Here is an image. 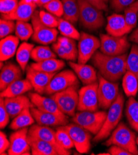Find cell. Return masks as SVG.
I'll return each instance as SVG.
<instances>
[{
    "mask_svg": "<svg viewBox=\"0 0 138 155\" xmlns=\"http://www.w3.org/2000/svg\"><path fill=\"white\" fill-rule=\"evenodd\" d=\"M127 58L126 53L119 56H109L97 51L92 57V60L103 78L116 82L127 71Z\"/></svg>",
    "mask_w": 138,
    "mask_h": 155,
    "instance_id": "obj_1",
    "label": "cell"
},
{
    "mask_svg": "<svg viewBox=\"0 0 138 155\" xmlns=\"http://www.w3.org/2000/svg\"><path fill=\"white\" fill-rule=\"evenodd\" d=\"M124 103L125 98L123 95L121 93H119L116 100L109 107V112L107 113L106 119L102 129L93 139L94 142H99L105 140L110 135L112 132L119 124L122 117Z\"/></svg>",
    "mask_w": 138,
    "mask_h": 155,
    "instance_id": "obj_2",
    "label": "cell"
},
{
    "mask_svg": "<svg viewBox=\"0 0 138 155\" xmlns=\"http://www.w3.org/2000/svg\"><path fill=\"white\" fill-rule=\"evenodd\" d=\"M104 145L107 147L117 145L128 151L132 154H138L136 134L123 122L119 123Z\"/></svg>",
    "mask_w": 138,
    "mask_h": 155,
    "instance_id": "obj_3",
    "label": "cell"
},
{
    "mask_svg": "<svg viewBox=\"0 0 138 155\" xmlns=\"http://www.w3.org/2000/svg\"><path fill=\"white\" fill-rule=\"evenodd\" d=\"M78 87V85L69 87L63 91L55 93L50 97L55 101L59 110L68 116H74L76 110H77L79 101Z\"/></svg>",
    "mask_w": 138,
    "mask_h": 155,
    "instance_id": "obj_4",
    "label": "cell"
},
{
    "mask_svg": "<svg viewBox=\"0 0 138 155\" xmlns=\"http://www.w3.org/2000/svg\"><path fill=\"white\" fill-rule=\"evenodd\" d=\"M79 8V21L87 29L96 30L105 24V19L101 10L86 2L78 0Z\"/></svg>",
    "mask_w": 138,
    "mask_h": 155,
    "instance_id": "obj_5",
    "label": "cell"
},
{
    "mask_svg": "<svg viewBox=\"0 0 138 155\" xmlns=\"http://www.w3.org/2000/svg\"><path fill=\"white\" fill-rule=\"evenodd\" d=\"M106 116L105 111H79L72 117V120L96 135L102 129Z\"/></svg>",
    "mask_w": 138,
    "mask_h": 155,
    "instance_id": "obj_6",
    "label": "cell"
},
{
    "mask_svg": "<svg viewBox=\"0 0 138 155\" xmlns=\"http://www.w3.org/2000/svg\"><path fill=\"white\" fill-rule=\"evenodd\" d=\"M100 51L109 56H119L126 53L130 43L126 36L114 37L109 34H100Z\"/></svg>",
    "mask_w": 138,
    "mask_h": 155,
    "instance_id": "obj_7",
    "label": "cell"
},
{
    "mask_svg": "<svg viewBox=\"0 0 138 155\" xmlns=\"http://www.w3.org/2000/svg\"><path fill=\"white\" fill-rule=\"evenodd\" d=\"M99 106L102 109H109L119 94V84L107 81L98 74Z\"/></svg>",
    "mask_w": 138,
    "mask_h": 155,
    "instance_id": "obj_8",
    "label": "cell"
},
{
    "mask_svg": "<svg viewBox=\"0 0 138 155\" xmlns=\"http://www.w3.org/2000/svg\"><path fill=\"white\" fill-rule=\"evenodd\" d=\"M34 28L32 39L35 42L47 45L54 43L58 36V30L55 28H50L43 24L39 17V11H35L31 19Z\"/></svg>",
    "mask_w": 138,
    "mask_h": 155,
    "instance_id": "obj_9",
    "label": "cell"
},
{
    "mask_svg": "<svg viewBox=\"0 0 138 155\" xmlns=\"http://www.w3.org/2000/svg\"><path fill=\"white\" fill-rule=\"evenodd\" d=\"M99 82L85 85L79 91L78 111H97L99 107Z\"/></svg>",
    "mask_w": 138,
    "mask_h": 155,
    "instance_id": "obj_10",
    "label": "cell"
},
{
    "mask_svg": "<svg viewBox=\"0 0 138 155\" xmlns=\"http://www.w3.org/2000/svg\"><path fill=\"white\" fill-rule=\"evenodd\" d=\"M79 86V81L75 72L68 69L56 74L51 80L45 91V94L53 95L56 92L63 91L69 87Z\"/></svg>",
    "mask_w": 138,
    "mask_h": 155,
    "instance_id": "obj_11",
    "label": "cell"
},
{
    "mask_svg": "<svg viewBox=\"0 0 138 155\" xmlns=\"http://www.w3.org/2000/svg\"><path fill=\"white\" fill-rule=\"evenodd\" d=\"M74 144V147L80 153H87L90 148V132L76 123L64 126Z\"/></svg>",
    "mask_w": 138,
    "mask_h": 155,
    "instance_id": "obj_12",
    "label": "cell"
},
{
    "mask_svg": "<svg viewBox=\"0 0 138 155\" xmlns=\"http://www.w3.org/2000/svg\"><path fill=\"white\" fill-rule=\"evenodd\" d=\"M100 46L96 37L82 32L78 43V63L86 64Z\"/></svg>",
    "mask_w": 138,
    "mask_h": 155,
    "instance_id": "obj_13",
    "label": "cell"
},
{
    "mask_svg": "<svg viewBox=\"0 0 138 155\" xmlns=\"http://www.w3.org/2000/svg\"><path fill=\"white\" fill-rule=\"evenodd\" d=\"M29 129L24 127L12 133L10 137V146L8 150L9 155H25L30 153L31 148L28 142Z\"/></svg>",
    "mask_w": 138,
    "mask_h": 155,
    "instance_id": "obj_14",
    "label": "cell"
},
{
    "mask_svg": "<svg viewBox=\"0 0 138 155\" xmlns=\"http://www.w3.org/2000/svg\"><path fill=\"white\" fill-rule=\"evenodd\" d=\"M28 134L52 144L60 155L71 154L69 150L64 149L58 143L56 138V132L49 126L33 124L29 129Z\"/></svg>",
    "mask_w": 138,
    "mask_h": 155,
    "instance_id": "obj_15",
    "label": "cell"
},
{
    "mask_svg": "<svg viewBox=\"0 0 138 155\" xmlns=\"http://www.w3.org/2000/svg\"><path fill=\"white\" fill-rule=\"evenodd\" d=\"M53 51L61 58L74 62L78 58V49L75 40L60 37L52 45Z\"/></svg>",
    "mask_w": 138,
    "mask_h": 155,
    "instance_id": "obj_16",
    "label": "cell"
},
{
    "mask_svg": "<svg viewBox=\"0 0 138 155\" xmlns=\"http://www.w3.org/2000/svg\"><path fill=\"white\" fill-rule=\"evenodd\" d=\"M55 73H49L33 69L31 66L26 68V79L32 84L35 91L42 95L47 88Z\"/></svg>",
    "mask_w": 138,
    "mask_h": 155,
    "instance_id": "obj_17",
    "label": "cell"
},
{
    "mask_svg": "<svg viewBox=\"0 0 138 155\" xmlns=\"http://www.w3.org/2000/svg\"><path fill=\"white\" fill-rule=\"evenodd\" d=\"M30 111L37 124L40 126H64L69 122L68 117H61L53 113L42 111L34 107L30 108Z\"/></svg>",
    "mask_w": 138,
    "mask_h": 155,
    "instance_id": "obj_18",
    "label": "cell"
},
{
    "mask_svg": "<svg viewBox=\"0 0 138 155\" xmlns=\"http://www.w3.org/2000/svg\"><path fill=\"white\" fill-rule=\"evenodd\" d=\"M37 6L36 2L32 0H20L16 10L9 15H3V19L28 22L32 19Z\"/></svg>",
    "mask_w": 138,
    "mask_h": 155,
    "instance_id": "obj_19",
    "label": "cell"
},
{
    "mask_svg": "<svg viewBox=\"0 0 138 155\" xmlns=\"http://www.w3.org/2000/svg\"><path fill=\"white\" fill-rule=\"evenodd\" d=\"M131 30L132 28L127 24L124 15L113 14L107 18L106 30L108 34L114 37H123Z\"/></svg>",
    "mask_w": 138,
    "mask_h": 155,
    "instance_id": "obj_20",
    "label": "cell"
},
{
    "mask_svg": "<svg viewBox=\"0 0 138 155\" xmlns=\"http://www.w3.org/2000/svg\"><path fill=\"white\" fill-rule=\"evenodd\" d=\"M29 97L34 106L39 110L53 113L61 117H68L67 115L59 110L56 103L51 97H43L38 93H30Z\"/></svg>",
    "mask_w": 138,
    "mask_h": 155,
    "instance_id": "obj_21",
    "label": "cell"
},
{
    "mask_svg": "<svg viewBox=\"0 0 138 155\" xmlns=\"http://www.w3.org/2000/svg\"><path fill=\"white\" fill-rule=\"evenodd\" d=\"M4 103L10 117L12 119L17 116L25 108H32L35 106L29 97L23 95L15 97L5 98Z\"/></svg>",
    "mask_w": 138,
    "mask_h": 155,
    "instance_id": "obj_22",
    "label": "cell"
},
{
    "mask_svg": "<svg viewBox=\"0 0 138 155\" xmlns=\"http://www.w3.org/2000/svg\"><path fill=\"white\" fill-rule=\"evenodd\" d=\"M22 69L16 64L8 63L1 69L0 73V89L5 90L9 85L22 77Z\"/></svg>",
    "mask_w": 138,
    "mask_h": 155,
    "instance_id": "obj_23",
    "label": "cell"
},
{
    "mask_svg": "<svg viewBox=\"0 0 138 155\" xmlns=\"http://www.w3.org/2000/svg\"><path fill=\"white\" fill-rule=\"evenodd\" d=\"M68 64L83 84L87 85L97 82L98 75L93 66L73 61H69Z\"/></svg>",
    "mask_w": 138,
    "mask_h": 155,
    "instance_id": "obj_24",
    "label": "cell"
},
{
    "mask_svg": "<svg viewBox=\"0 0 138 155\" xmlns=\"http://www.w3.org/2000/svg\"><path fill=\"white\" fill-rule=\"evenodd\" d=\"M28 142L33 155H59L53 145L39 138L28 134Z\"/></svg>",
    "mask_w": 138,
    "mask_h": 155,
    "instance_id": "obj_25",
    "label": "cell"
},
{
    "mask_svg": "<svg viewBox=\"0 0 138 155\" xmlns=\"http://www.w3.org/2000/svg\"><path fill=\"white\" fill-rule=\"evenodd\" d=\"M19 39L16 36L9 35L0 41V59L5 61L13 57L16 53Z\"/></svg>",
    "mask_w": 138,
    "mask_h": 155,
    "instance_id": "obj_26",
    "label": "cell"
},
{
    "mask_svg": "<svg viewBox=\"0 0 138 155\" xmlns=\"http://www.w3.org/2000/svg\"><path fill=\"white\" fill-rule=\"evenodd\" d=\"M33 88L32 84L27 79L18 80L1 91V97L5 98L20 96Z\"/></svg>",
    "mask_w": 138,
    "mask_h": 155,
    "instance_id": "obj_27",
    "label": "cell"
},
{
    "mask_svg": "<svg viewBox=\"0 0 138 155\" xmlns=\"http://www.w3.org/2000/svg\"><path fill=\"white\" fill-rule=\"evenodd\" d=\"M30 66L38 71L49 73H55L62 69L65 66V63L63 60L51 58L39 63H32Z\"/></svg>",
    "mask_w": 138,
    "mask_h": 155,
    "instance_id": "obj_28",
    "label": "cell"
},
{
    "mask_svg": "<svg viewBox=\"0 0 138 155\" xmlns=\"http://www.w3.org/2000/svg\"><path fill=\"white\" fill-rule=\"evenodd\" d=\"M35 121L30 111V108H25L13 119L9 126V128L14 130H18L33 125Z\"/></svg>",
    "mask_w": 138,
    "mask_h": 155,
    "instance_id": "obj_29",
    "label": "cell"
},
{
    "mask_svg": "<svg viewBox=\"0 0 138 155\" xmlns=\"http://www.w3.org/2000/svg\"><path fill=\"white\" fill-rule=\"evenodd\" d=\"M63 7V19L75 24L79 18V8L78 0H61Z\"/></svg>",
    "mask_w": 138,
    "mask_h": 155,
    "instance_id": "obj_30",
    "label": "cell"
},
{
    "mask_svg": "<svg viewBox=\"0 0 138 155\" xmlns=\"http://www.w3.org/2000/svg\"><path fill=\"white\" fill-rule=\"evenodd\" d=\"M125 114L131 127L138 133V102L133 97H130L126 103Z\"/></svg>",
    "mask_w": 138,
    "mask_h": 155,
    "instance_id": "obj_31",
    "label": "cell"
},
{
    "mask_svg": "<svg viewBox=\"0 0 138 155\" xmlns=\"http://www.w3.org/2000/svg\"><path fill=\"white\" fill-rule=\"evenodd\" d=\"M122 86L127 97H136L138 93V79L131 72L127 71L123 77Z\"/></svg>",
    "mask_w": 138,
    "mask_h": 155,
    "instance_id": "obj_32",
    "label": "cell"
},
{
    "mask_svg": "<svg viewBox=\"0 0 138 155\" xmlns=\"http://www.w3.org/2000/svg\"><path fill=\"white\" fill-rule=\"evenodd\" d=\"M34 45L27 42L22 43L18 48L16 52V60L22 69V71H25L27 67V64L30 58H31V54Z\"/></svg>",
    "mask_w": 138,
    "mask_h": 155,
    "instance_id": "obj_33",
    "label": "cell"
},
{
    "mask_svg": "<svg viewBox=\"0 0 138 155\" xmlns=\"http://www.w3.org/2000/svg\"><path fill=\"white\" fill-rule=\"evenodd\" d=\"M58 30L61 34L64 37L79 40L81 37V34L78 32L71 22L65 19H58Z\"/></svg>",
    "mask_w": 138,
    "mask_h": 155,
    "instance_id": "obj_34",
    "label": "cell"
},
{
    "mask_svg": "<svg viewBox=\"0 0 138 155\" xmlns=\"http://www.w3.org/2000/svg\"><path fill=\"white\" fill-rule=\"evenodd\" d=\"M56 54L48 46H38L33 49L31 58L35 63H39L49 59L56 58Z\"/></svg>",
    "mask_w": 138,
    "mask_h": 155,
    "instance_id": "obj_35",
    "label": "cell"
},
{
    "mask_svg": "<svg viewBox=\"0 0 138 155\" xmlns=\"http://www.w3.org/2000/svg\"><path fill=\"white\" fill-rule=\"evenodd\" d=\"M16 36L22 41H27L34 34V28L32 24L27 22L17 21L15 29Z\"/></svg>",
    "mask_w": 138,
    "mask_h": 155,
    "instance_id": "obj_36",
    "label": "cell"
},
{
    "mask_svg": "<svg viewBox=\"0 0 138 155\" xmlns=\"http://www.w3.org/2000/svg\"><path fill=\"white\" fill-rule=\"evenodd\" d=\"M56 129V138L60 146L67 150H70L74 147L71 136L63 126H59Z\"/></svg>",
    "mask_w": 138,
    "mask_h": 155,
    "instance_id": "obj_37",
    "label": "cell"
},
{
    "mask_svg": "<svg viewBox=\"0 0 138 155\" xmlns=\"http://www.w3.org/2000/svg\"><path fill=\"white\" fill-rule=\"evenodd\" d=\"M127 71L133 72L138 79V45H133L126 61Z\"/></svg>",
    "mask_w": 138,
    "mask_h": 155,
    "instance_id": "obj_38",
    "label": "cell"
},
{
    "mask_svg": "<svg viewBox=\"0 0 138 155\" xmlns=\"http://www.w3.org/2000/svg\"><path fill=\"white\" fill-rule=\"evenodd\" d=\"M138 15V5L134 2L125 10V18L127 24L133 29L137 25Z\"/></svg>",
    "mask_w": 138,
    "mask_h": 155,
    "instance_id": "obj_39",
    "label": "cell"
},
{
    "mask_svg": "<svg viewBox=\"0 0 138 155\" xmlns=\"http://www.w3.org/2000/svg\"><path fill=\"white\" fill-rule=\"evenodd\" d=\"M16 24L12 20L2 19L0 21V37L4 38L15 32Z\"/></svg>",
    "mask_w": 138,
    "mask_h": 155,
    "instance_id": "obj_40",
    "label": "cell"
},
{
    "mask_svg": "<svg viewBox=\"0 0 138 155\" xmlns=\"http://www.w3.org/2000/svg\"><path fill=\"white\" fill-rule=\"evenodd\" d=\"M49 12L60 18L63 15V7L62 2L60 0H53L43 6Z\"/></svg>",
    "mask_w": 138,
    "mask_h": 155,
    "instance_id": "obj_41",
    "label": "cell"
},
{
    "mask_svg": "<svg viewBox=\"0 0 138 155\" xmlns=\"http://www.w3.org/2000/svg\"><path fill=\"white\" fill-rule=\"evenodd\" d=\"M18 0H0V11L2 15L12 13L19 5Z\"/></svg>",
    "mask_w": 138,
    "mask_h": 155,
    "instance_id": "obj_42",
    "label": "cell"
},
{
    "mask_svg": "<svg viewBox=\"0 0 138 155\" xmlns=\"http://www.w3.org/2000/svg\"><path fill=\"white\" fill-rule=\"evenodd\" d=\"M39 17L42 22L50 28H56L58 25V19L55 18L54 15L44 11H39Z\"/></svg>",
    "mask_w": 138,
    "mask_h": 155,
    "instance_id": "obj_43",
    "label": "cell"
},
{
    "mask_svg": "<svg viewBox=\"0 0 138 155\" xmlns=\"http://www.w3.org/2000/svg\"><path fill=\"white\" fill-rule=\"evenodd\" d=\"M136 2V0H110V5L112 9L119 12L125 11Z\"/></svg>",
    "mask_w": 138,
    "mask_h": 155,
    "instance_id": "obj_44",
    "label": "cell"
},
{
    "mask_svg": "<svg viewBox=\"0 0 138 155\" xmlns=\"http://www.w3.org/2000/svg\"><path fill=\"white\" fill-rule=\"evenodd\" d=\"M9 117L10 116L5 106L4 98L1 97V100H0V127L2 129L5 128L8 124Z\"/></svg>",
    "mask_w": 138,
    "mask_h": 155,
    "instance_id": "obj_45",
    "label": "cell"
},
{
    "mask_svg": "<svg viewBox=\"0 0 138 155\" xmlns=\"http://www.w3.org/2000/svg\"><path fill=\"white\" fill-rule=\"evenodd\" d=\"M10 146V141L6 135V134L1 131L0 132V154H5L6 151L8 150Z\"/></svg>",
    "mask_w": 138,
    "mask_h": 155,
    "instance_id": "obj_46",
    "label": "cell"
},
{
    "mask_svg": "<svg viewBox=\"0 0 138 155\" xmlns=\"http://www.w3.org/2000/svg\"><path fill=\"white\" fill-rule=\"evenodd\" d=\"M109 153L112 155H132L128 151L117 145H111Z\"/></svg>",
    "mask_w": 138,
    "mask_h": 155,
    "instance_id": "obj_47",
    "label": "cell"
},
{
    "mask_svg": "<svg viewBox=\"0 0 138 155\" xmlns=\"http://www.w3.org/2000/svg\"><path fill=\"white\" fill-rule=\"evenodd\" d=\"M85 1L101 11L107 10V6L103 0H85Z\"/></svg>",
    "mask_w": 138,
    "mask_h": 155,
    "instance_id": "obj_48",
    "label": "cell"
},
{
    "mask_svg": "<svg viewBox=\"0 0 138 155\" xmlns=\"http://www.w3.org/2000/svg\"><path fill=\"white\" fill-rule=\"evenodd\" d=\"M130 39L131 41L135 43L136 45H138V28H136L132 33Z\"/></svg>",
    "mask_w": 138,
    "mask_h": 155,
    "instance_id": "obj_49",
    "label": "cell"
},
{
    "mask_svg": "<svg viewBox=\"0 0 138 155\" xmlns=\"http://www.w3.org/2000/svg\"><path fill=\"white\" fill-rule=\"evenodd\" d=\"M52 1H53V0H36L35 2L37 3V6H43L44 5L51 2Z\"/></svg>",
    "mask_w": 138,
    "mask_h": 155,
    "instance_id": "obj_50",
    "label": "cell"
},
{
    "mask_svg": "<svg viewBox=\"0 0 138 155\" xmlns=\"http://www.w3.org/2000/svg\"><path fill=\"white\" fill-rule=\"evenodd\" d=\"M136 143H137V145H138V137L136 138Z\"/></svg>",
    "mask_w": 138,
    "mask_h": 155,
    "instance_id": "obj_51",
    "label": "cell"
},
{
    "mask_svg": "<svg viewBox=\"0 0 138 155\" xmlns=\"http://www.w3.org/2000/svg\"><path fill=\"white\" fill-rule=\"evenodd\" d=\"M109 1V0H103V2H105V3H106V2H108Z\"/></svg>",
    "mask_w": 138,
    "mask_h": 155,
    "instance_id": "obj_52",
    "label": "cell"
},
{
    "mask_svg": "<svg viewBox=\"0 0 138 155\" xmlns=\"http://www.w3.org/2000/svg\"><path fill=\"white\" fill-rule=\"evenodd\" d=\"M136 3L138 5V0H137V1H136Z\"/></svg>",
    "mask_w": 138,
    "mask_h": 155,
    "instance_id": "obj_53",
    "label": "cell"
}]
</instances>
